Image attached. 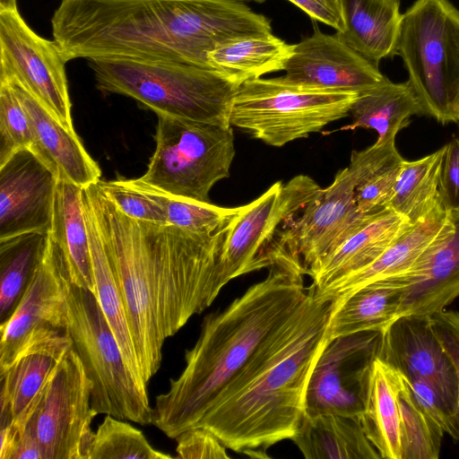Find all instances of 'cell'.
Instances as JSON below:
<instances>
[{"instance_id":"cell-1","label":"cell","mask_w":459,"mask_h":459,"mask_svg":"<svg viewBox=\"0 0 459 459\" xmlns=\"http://www.w3.org/2000/svg\"><path fill=\"white\" fill-rule=\"evenodd\" d=\"M82 195L94 216L148 383L160 367L165 341L223 288L221 256L228 223L207 231L133 219L98 183L82 187Z\"/></svg>"},{"instance_id":"cell-2","label":"cell","mask_w":459,"mask_h":459,"mask_svg":"<svg viewBox=\"0 0 459 459\" xmlns=\"http://www.w3.org/2000/svg\"><path fill=\"white\" fill-rule=\"evenodd\" d=\"M51 23L66 61L124 57L206 68L221 43L272 33L270 21L239 0H62Z\"/></svg>"},{"instance_id":"cell-3","label":"cell","mask_w":459,"mask_h":459,"mask_svg":"<svg viewBox=\"0 0 459 459\" xmlns=\"http://www.w3.org/2000/svg\"><path fill=\"white\" fill-rule=\"evenodd\" d=\"M304 275L299 262L281 252L263 281L224 310L207 315L195 344L186 351L185 368L155 398L152 424L173 439L195 427L303 306L308 295Z\"/></svg>"},{"instance_id":"cell-4","label":"cell","mask_w":459,"mask_h":459,"mask_svg":"<svg viewBox=\"0 0 459 459\" xmlns=\"http://www.w3.org/2000/svg\"><path fill=\"white\" fill-rule=\"evenodd\" d=\"M334 302L311 285L303 306L227 387L195 427L213 433L230 450L268 458L274 444L291 439L306 414L316 362L328 342Z\"/></svg>"},{"instance_id":"cell-5","label":"cell","mask_w":459,"mask_h":459,"mask_svg":"<svg viewBox=\"0 0 459 459\" xmlns=\"http://www.w3.org/2000/svg\"><path fill=\"white\" fill-rule=\"evenodd\" d=\"M97 88L134 99L157 115L228 126L240 86L217 70L124 57L90 59Z\"/></svg>"},{"instance_id":"cell-6","label":"cell","mask_w":459,"mask_h":459,"mask_svg":"<svg viewBox=\"0 0 459 459\" xmlns=\"http://www.w3.org/2000/svg\"><path fill=\"white\" fill-rule=\"evenodd\" d=\"M394 55L424 115L459 122V10L448 0H416L403 13Z\"/></svg>"},{"instance_id":"cell-7","label":"cell","mask_w":459,"mask_h":459,"mask_svg":"<svg viewBox=\"0 0 459 459\" xmlns=\"http://www.w3.org/2000/svg\"><path fill=\"white\" fill-rule=\"evenodd\" d=\"M65 330L91 382V408L141 425L153 423L146 385L127 367L96 295L71 281Z\"/></svg>"},{"instance_id":"cell-8","label":"cell","mask_w":459,"mask_h":459,"mask_svg":"<svg viewBox=\"0 0 459 459\" xmlns=\"http://www.w3.org/2000/svg\"><path fill=\"white\" fill-rule=\"evenodd\" d=\"M359 92L311 88L276 78L244 82L231 103L230 124L281 147L350 115Z\"/></svg>"},{"instance_id":"cell-9","label":"cell","mask_w":459,"mask_h":459,"mask_svg":"<svg viewBox=\"0 0 459 459\" xmlns=\"http://www.w3.org/2000/svg\"><path fill=\"white\" fill-rule=\"evenodd\" d=\"M157 116L155 151L139 179L171 196L210 203L212 186L230 176L235 157L232 126Z\"/></svg>"},{"instance_id":"cell-10","label":"cell","mask_w":459,"mask_h":459,"mask_svg":"<svg viewBox=\"0 0 459 459\" xmlns=\"http://www.w3.org/2000/svg\"><path fill=\"white\" fill-rule=\"evenodd\" d=\"M322 187L310 177L299 175L277 181L251 203L240 206L227 225L221 256V281L226 285L238 276L269 268L273 247L284 224L316 198Z\"/></svg>"},{"instance_id":"cell-11","label":"cell","mask_w":459,"mask_h":459,"mask_svg":"<svg viewBox=\"0 0 459 459\" xmlns=\"http://www.w3.org/2000/svg\"><path fill=\"white\" fill-rule=\"evenodd\" d=\"M91 382L73 347L30 406L25 429L38 439L43 459H87L92 440Z\"/></svg>"},{"instance_id":"cell-12","label":"cell","mask_w":459,"mask_h":459,"mask_svg":"<svg viewBox=\"0 0 459 459\" xmlns=\"http://www.w3.org/2000/svg\"><path fill=\"white\" fill-rule=\"evenodd\" d=\"M373 214V213H372ZM355 200V182L348 167L286 222L278 234L273 255L284 252L309 273L368 220Z\"/></svg>"},{"instance_id":"cell-13","label":"cell","mask_w":459,"mask_h":459,"mask_svg":"<svg viewBox=\"0 0 459 459\" xmlns=\"http://www.w3.org/2000/svg\"><path fill=\"white\" fill-rule=\"evenodd\" d=\"M59 45L35 33L18 11L0 12V79H14L66 128L74 131Z\"/></svg>"},{"instance_id":"cell-14","label":"cell","mask_w":459,"mask_h":459,"mask_svg":"<svg viewBox=\"0 0 459 459\" xmlns=\"http://www.w3.org/2000/svg\"><path fill=\"white\" fill-rule=\"evenodd\" d=\"M380 335V332H361L326 342L309 378L305 415L360 418Z\"/></svg>"},{"instance_id":"cell-15","label":"cell","mask_w":459,"mask_h":459,"mask_svg":"<svg viewBox=\"0 0 459 459\" xmlns=\"http://www.w3.org/2000/svg\"><path fill=\"white\" fill-rule=\"evenodd\" d=\"M69 280L62 252L49 235L48 247L24 292L10 316L1 324L0 368L14 359L34 331L65 329Z\"/></svg>"},{"instance_id":"cell-16","label":"cell","mask_w":459,"mask_h":459,"mask_svg":"<svg viewBox=\"0 0 459 459\" xmlns=\"http://www.w3.org/2000/svg\"><path fill=\"white\" fill-rule=\"evenodd\" d=\"M377 357L409 380L428 383L457 420L455 371L433 331L429 316H398L381 332Z\"/></svg>"},{"instance_id":"cell-17","label":"cell","mask_w":459,"mask_h":459,"mask_svg":"<svg viewBox=\"0 0 459 459\" xmlns=\"http://www.w3.org/2000/svg\"><path fill=\"white\" fill-rule=\"evenodd\" d=\"M57 181L32 148L17 151L0 165V239L49 232Z\"/></svg>"},{"instance_id":"cell-18","label":"cell","mask_w":459,"mask_h":459,"mask_svg":"<svg viewBox=\"0 0 459 459\" xmlns=\"http://www.w3.org/2000/svg\"><path fill=\"white\" fill-rule=\"evenodd\" d=\"M280 76L284 82L325 90L360 92L385 78L377 65L349 47L337 34L314 32L294 44Z\"/></svg>"},{"instance_id":"cell-19","label":"cell","mask_w":459,"mask_h":459,"mask_svg":"<svg viewBox=\"0 0 459 459\" xmlns=\"http://www.w3.org/2000/svg\"><path fill=\"white\" fill-rule=\"evenodd\" d=\"M71 348L65 329L41 328L28 337L14 359L0 368V426L26 411Z\"/></svg>"},{"instance_id":"cell-20","label":"cell","mask_w":459,"mask_h":459,"mask_svg":"<svg viewBox=\"0 0 459 459\" xmlns=\"http://www.w3.org/2000/svg\"><path fill=\"white\" fill-rule=\"evenodd\" d=\"M454 226L442 234L400 278L404 282L398 316H430L459 297V214Z\"/></svg>"},{"instance_id":"cell-21","label":"cell","mask_w":459,"mask_h":459,"mask_svg":"<svg viewBox=\"0 0 459 459\" xmlns=\"http://www.w3.org/2000/svg\"><path fill=\"white\" fill-rule=\"evenodd\" d=\"M5 81L13 89L30 120L32 149L58 175L81 187L98 183L101 170L90 156L75 131L66 128L14 79Z\"/></svg>"},{"instance_id":"cell-22","label":"cell","mask_w":459,"mask_h":459,"mask_svg":"<svg viewBox=\"0 0 459 459\" xmlns=\"http://www.w3.org/2000/svg\"><path fill=\"white\" fill-rule=\"evenodd\" d=\"M453 226L451 215L440 202L427 216L401 234L371 264L321 290H315V293L324 299L336 301L372 282L403 276Z\"/></svg>"},{"instance_id":"cell-23","label":"cell","mask_w":459,"mask_h":459,"mask_svg":"<svg viewBox=\"0 0 459 459\" xmlns=\"http://www.w3.org/2000/svg\"><path fill=\"white\" fill-rule=\"evenodd\" d=\"M411 225L391 209L370 214L309 273L312 286L321 290L368 266Z\"/></svg>"},{"instance_id":"cell-24","label":"cell","mask_w":459,"mask_h":459,"mask_svg":"<svg viewBox=\"0 0 459 459\" xmlns=\"http://www.w3.org/2000/svg\"><path fill=\"white\" fill-rule=\"evenodd\" d=\"M404 375L376 357L370 367L362 414L364 433L381 458L401 459L399 394Z\"/></svg>"},{"instance_id":"cell-25","label":"cell","mask_w":459,"mask_h":459,"mask_svg":"<svg viewBox=\"0 0 459 459\" xmlns=\"http://www.w3.org/2000/svg\"><path fill=\"white\" fill-rule=\"evenodd\" d=\"M344 29L336 34L378 66L394 56L403 13L400 0H339Z\"/></svg>"},{"instance_id":"cell-26","label":"cell","mask_w":459,"mask_h":459,"mask_svg":"<svg viewBox=\"0 0 459 459\" xmlns=\"http://www.w3.org/2000/svg\"><path fill=\"white\" fill-rule=\"evenodd\" d=\"M82 189L58 178L49 235L62 252L71 281L96 295Z\"/></svg>"},{"instance_id":"cell-27","label":"cell","mask_w":459,"mask_h":459,"mask_svg":"<svg viewBox=\"0 0 459 459\" xmlns=\"http://www.w3.org/2000/svg\"><path fill=\"white\" fill-rule=\"evenodd\" d=\"M403 288L401 278H390L368 284L333 301L327 340L361 332H383L398 317Z\"/></svg>"},{"instance_id":"cell-28","label":"cell","mask_w":459,"mask_h":459,"mask_svg":"<svg viewBox=\"0 0 459 459\" xmlns=\"http://www.w3.org/2000/svg\"><path fill=\"white\" fill-rule=\"evenodd\" d=\"M291 440L307 459L381 458L357 418L305 415Z\"/></svg>"},{"instance_id":"cell-29","label":"cell","mask_w":459,"mask_h":459,"mask_svg":"<svg viewBox=\"0 0 459 459\" xmlns=\"http://www.w3.org/2000/svg\"><path fill=\"white\" fill-rule=\"evenodd\" d=\"M350 115L352 121L342 129H374L377 142L395 139L414 115H424L421 104L407 82H393L385 76L379 83L359 92Z\"/></svg>"},{"instance_id":"cell-30","label":"cell","mask_w":459,"mask_h":459,"mask_svg":"<svg viewBox=\"0 0 459 459\" xmlns=\"http://www.w3.org/2000/svg\"><path fill=\"white\" fill-rule=\"evenodd\" d=\"M294 45L273 33L243 36L218 45L208 54L211 68L242 84L266 74L283 71Z\"/></svg>"},{"instance_id":"cell-31","label":"cell","mask_w":459,"mask_h":459,"mask_svg":"<svg viewBox=\"0 0 459 459\" xmlns=\"http://www.w3.org/2000/svg\"><path fill=\"white\" fill-rule=\"evenodd\" d=\"M403 158L395 139L377 142L352 151L348 168L355 182V200L359 210L372 214L389 209Z\"/></svg>"},{"instance_id":"cell-32","label":"cell","mask_w":459,"mask_h":459,"mask_svg":"<svg viewBox=\"0 0 459 459\" xmlns=\"http://www.w3.org/2000/svg\"><path fill=\"white\" fill-rule=\"evenodd\" d=\"M89 233L96 298L118 342L125 361L136 379L146 385L132 340L122 296L109 265L92 212L82 197Z\"/></svg>"},{"instance_id":"cell-33","label":"cell","mask_w":459,"mask_h":459,"mask_svg":"<svg viewBox=\"0 0 459 459\" xmlns=\"http://www.w3.org/2000/svg\"><path fill=\"white\" fill-rule=\"evenodd\" d=\"M445 146L416 160H403L389 209L411 224L427 216L439 203V180Z\"/></svg>"},{"instance_id":"cell-34","label":"cell","mask_w":459,"mask_h":459,"mask_svg":"<svg viewBox=\"0 0 459 459\" xmlns=\"http://www.w3.org/2000/svg\"><path fill=\"white\" fill-rule=\"evenodd\" d=\"M49 241V232L31 231L0 239V319L12 314Z\"/></svg>"},{"instance_id":"cell-35","label":"cell","mask_w":459,"mask_h":459,"mask_svg":"<svg viewBox=\"0 0 459 459\" xmlns=\"http://www.w3.org/2000/svg\"><path fill=\"white\" fill-rule=\"evenodd\" d=\"M401 418V459H437L439 457L443 430L416 402L409 379L404 376L399 394Z\"/></svg>"},{"instance_id":"cell-36","label":"cell","mask_w":459,"mask_h":459,"mask_svg":"<svg viewBox=\"0 0 459 459\" xmlns=\"http://www.w3.org/2000/svg\"><path fill=\"white\" fill-rule=\"evenodd\" d=\"M123 420L106 415L93 433L87 459H171L154 449L144 435Z\"/></svg>"},{"instance_id":"cell-37","label":"cell","mask_w":459,"mask_h":459,"mask_svg":"<svg viewBox=\"0 0 459 459\" xmlns=\"http://www.w3.org/2000/svg\"><path fill=\"white\" fill-rule=\"evenodd\" d=\"M104 195L124 214L139 221L167 224V195L136 179L98 182Z\"/></svg>"},{"instance_id":"cell-38","label":"cell","mask_w":459,"mask_h":459,"mask_svg":"<svg viewBox=\"0 0 459 459\" xmlns=\"http://www.w3.org/2000/svg\"><path fill=\"white\" fill-rule=\"evenodd\" d=\"M32 145L27 113L9 82L0 81V165L17 151Z\"/></svg>"},{"instance_id":"cell-39","label":"cell","mask_w":459,"mask_h":459,"mask_svg":"<svg viewBox=\"0 0 459 459\" xmlns=\"http://www.w3.org/2000/svg\"><path fill=\"white\" fill-rule=\"evenodd\" d=\"M165 205L167 224L190 230L207 231L216 230L227 224L240 208H226L169 195Z\"/></svg>"},{"instance_id":"cell-40","label":"cell","mask_w":459,"mask_h":459,"mask_svg":"<svg viewBox=\"0 0 459 459\" xmlns=\"http://www.w3.org/2000/svg\"><path fill=\"white\" fill-rule=\"evenodd\" d=\"M177 458L228 459L227 447L210 430L203 427L191 428L176 437Z\"/></svg>"},{"instance_id":"cell-41","label":"cell","mask_w":459,"mask_h":459,"mask_svg":"<svg viewBox=\"0 0 459 459\" xmlns=\"http://www.w3.org/2000/svg\"><path fill=\"white\" fill-rule=\"evenodd\" d=\"M444 146L439 197L444 209L450 215H455L459 214V137Z\"/></svg>"},{"instance_id":"cell-42","label":"cell","mask_w":459,"mask_h":459,"mask_svg":"<svg viewBox=\"0 0 459 459\" xmlns=\"http://www.w3.org/2000/svg\"><path fill=\"white\" fill-rule=\"evenodd\" d=\"M414 398L422 411L445 434L459 439V423L447 410L436 391L426 382L409 380Z\"/></svg>"},{"instance_id":"cell-43","label":"cell","mask_w":459,"mask_h":459,"mask_svg":"<svg viewBox=\"0 0 459 459\" xmlns=\"http://www.w3.org/2000/svg\"><path fill=\"white\" fill-rule=\"evenodd\" d=\"M429 317L433 331L455 371L458 385L456 417L459 423V312L445 308Z\"/></svg>"},{"instance_id":"cell-44","label":"cell","mask_w":459,"mask_h":459,"mask_svg":"<svg viewBox=\"0 0 459 459\" xmlns=\"http://www.w3.org/2000/svg\"><path fill=\"white\" fill-rule=\"evenodd\" d=\"M304 11L309 17L329 25L341 32L344 22L339 0H288Z\"/></svg>"},{"instance_id":"cell-45","label":"cell","mask_w":459,"mask_h":459,"mask_svg":"<svg viewBox=\"0 0 459 459\" xmlns=\"http://www.w3.org/2000/svg\"><path fill=\"white\" fill-rule=\"evenodd\" d=\"M17 11L16 0H0V12Z\"/></svg>"},{"instance_id":"cell-46","label":"cell","mask_w":459,"mask_h":459,"mask_svg":"<svg viewBox=\"0 0 459 459\" xmlns=\"http://www.w3.org/2000/svg\"><path fill=\"white\" fill-rule=\"evenodd\" d=\"M255 1H259V2H262V1H264V0H255Z\"/></svg>"}]
</instances>
